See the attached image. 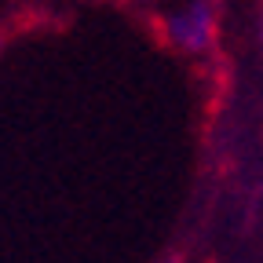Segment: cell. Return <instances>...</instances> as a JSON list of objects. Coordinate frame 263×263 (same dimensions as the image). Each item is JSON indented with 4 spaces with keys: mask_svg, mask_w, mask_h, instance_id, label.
Returning a JSON list of instances; mask_svg holds the SVG:
<instances>
[{
    "mask_svg": "<svg viewBox=\"0 0 263 263\" xmlns=\"http://www.w3.org/2000/svg\"><path fill=\"white\" fill-rule=\"evenodd\" d=\"M164 37L186 55H205L216 41V4L212 0H186L179 11L164 18Z\"/></svg>",
    "mask_w": 263,
    "mask_h": 263,
    "instance_id": "obj_1",
    "label": "cell"
}]
</instances>
